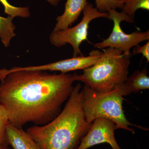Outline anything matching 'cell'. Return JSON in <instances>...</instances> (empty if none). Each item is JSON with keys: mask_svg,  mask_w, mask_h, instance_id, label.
Returning <instances> with one entry per match:
<instances>
[{"mask_svg": "<svg viewBox=\"0 0 149 149\" xmlns=\"http://www.w3.org/2000/svg\"><path fill=\"white\" fill-rule=\"evenodd\" d=\"M78 75L40 70L8 74L0 83V104L7 111L10 123L22 128L28 123L42 125L51 122L72 94Z\"/></svg>", "mask_w": 149, "mask_h": 149, "instance_id": "obj_1", "label": "cell"}, {"mask_svg": "<svg viewBox=\"0 0 149 149\" xmlns=\"http://www.w3.org/2000/svg\"><path fill=\"white\" fill-rule=\"evenodd\" d=\"M82 86L73 88L64 108L45 125H35L26 132L42 149H76L92 123L86 121L82 104Z\"/></svg>", "mask_w": 149, "mask_h": 149, "instance_id": "obj_2", "label": "cell"}, {"mask_svg": "<svg viewBox=\"0 0 149 149\" xmlns=\"http://www.w3.org/2000/svg\"><path fill=\"white\" fill-rule=\"evenodd\" d=\"M131 55L114 48H107L95 64L83 70L77 81L99 93L111 92L127 79Z\"/></svg>", "mask_w": 149, "mask_h": 149, "instance_id": "obj_3", "label": "cell"}, {"mask_svg": "<svg viewBox=\"0 0 149 149\" xmlns=\"http://www.w3.org/2000/svg\"><path fill=\"white\" fill-rule=\"evenodd\" d=\"M81 91L83 111L88 123H92L97 118H104L113 121L116 130L122 129L134 133L135 130L129 126H134L148 130L128 121L123 108L124 98L115 89L109 93H101L85 85Z\"/></svg>", "mask_w": 149, "mask_h": 149, "instance_id": "obj_4", "label": "cell"}, {"mask_svg": "<svg viewBox=\"0 0 149 149\" xmlns=\"http://www.w3.org/2000/svg\"><path fill=\"white\" fill-rule=\"evenodd\" d=\"M83 12V18L77 25L64 30L52 31L49 36L51 44L56 47H61L67 44L71 45L73 57L83 56L80 47L83 42L88 40V29L91 21L97 18H108L109 16L108 13L99 11L90 3Z\"/></svg>", "mask_w": 149, "mask_h": 149, "instance_id": "obj_5", "label": "cell"}, {"mask_svg": "<svg viewBox=\"0 0 149 149\" xmlns=\"http://www.w3.org/2000/svg\"><path fill=\"white\" fill-rule=\"evenodd\" d=\"M108 19L112 20L113 27L109 37L100 42L94 45V47L99 49L107 48H113L122 51L124 54H131L130 49L139 45L140 43L149 40V30L146 32L136 31L130 34L123 32L120 23L125 21L130 23H135L134 19L121 11L118 12L116 9L109 11Z\"/></svg>", "mask_w": 149, "mask_h": 149, "instance_id": "obj_6", "label": "cell"}, {"mask_svg": "<svg viewBox=\"0 0 149 149\" xmlns=\"http://www.w3.org/2000/svg\"><path fill=\"white\" fill-rule=\"evenodd\" d=\"M100 50H93L88 56H77L70 58L62 60L48 64L37 66L14 67L9 70L10 73L19 70H40L59 71L61 73L68 72L78 70H84L93 66L102 54Z\"/></svg>", "mask_w": 149, "mask_h": 149, "instance_id": "obj_7", "label": "cell"}, {"mask_svg": "<svg viewBox=\"0 0 149 149\" xmlns=\"http://www.w3.org/2000/svg\"><path fill=\"white\" fill-rule=\"evenodd\" d=\"M116 130L113 121L106 118H97L92 123L88 133L76 149H88L103 143L109 144L112 149H122L116 139Z\"/></svg>", "mask_w": 149, "mask_h": 149, "instance_id": "obj_8", "label": "cell"}, {"mask_svg": "<svg viewBox=\"0 0 149 149\" xmlns=\"http://www.w3.org/2000/svg\"><path fill=\"white\" fill-rule=\"evenodd\" d=\"M89 3L88 0H66L64 12L56 19V23L53 31L64 30L71 27Z\"/></svg>", "mask_w": 149, "mask_h": 149, "instance_id": "obj_9", "label": "cell"}, {"mask_svg": "<svg viewBox=\"0 0 149 149\" xmlns=\"http://www.w3.org/2000/svg\"><path fill=\"white\" fill-rule=\"evenodd\" d=\"M149 89V77L146 69L136 70L127 77L125 82L116 87L115 89L123 97L132 93H138Z\"/></svg>", "mask_w": 149, "mask_h": 149, "instance_id": "obj_10", "label": "cell"}, {"mask_svg": "<svg viewBox=\"0 0 149 149\" xmlns=\"http://www.w3.org/2000/svg\"><path fill=\"white\" fill-rule=\"evenodd\" d=\"M6 139L8 146L13 149H42L26 131L10 123L7 128Z\"/></svg>", "mask_w": 149, "mask_h": 149, "instance_id": "obj_11", "label": "cell"}, {"mask_svg": "<svg viewBox=\"0 0 149 149\" xmlns=\"http://www.w3.org/2000/svg\"><path fill=\"white\" fill-rule=\"evenodd\" d=\"M13 19L10 16H0V40L6 47H9L11 40L16 35L15 32L16 26L13 22Z\"/></svg>", "mask_w": 149, "mask_h": 149, "instance_id": "obj_12", "label": "cell"}, {"mask_svg": "<svg viewBox=\"0 0 149 149\" xmlns=\"http://www.w3.org/2000/svg\"><path fill=\"white\" fill-rule=\"evenodd\" d=\"M139 9L149 10V0H126L122 12L134 19L136 11Z\"/></svg>", "mask_w": 149, "mask_h": 149, "instance_id": "obj_13", "label": "cell"}, {"mask_svg": "<svg viewBox=\"0 0 149 149\" xmlns=\"http://www.w3.org/2000/svg\"><path fill=\"white\" fill-rule=\"evenodd\" d=\"M4 9V13L8 16L16 17L28 18L30 16V11L28 7H16L11 5L7 0H0Z\"/></svg>", "mask_w": 149, "mask_h": 149, "instance_id": "obj_14", "label": "cell"}, {"mask_svg": "<svg viewBox=\"0 0 149 149\" xmlns=\"http://www.w3.org/2000/svg\"><path fill=\"white\" fill-rule=\"evenodd\" d=\"M9 123L7 111L0 104V146H8L6 139V131Z\"/></svg>", "mask_w": 149, "mask_h": 149, "instance_id": "obj_15", "label": "cell"}, {"mask_svg": "<svg viewBox=\"0 0 149 149\" xmlns=\"http://www.w3.org/2000/svg\"><path fill=\"white\" fill-rule=\"evenodd\" d=\"M126 0H95L96 8L101 12L108 13L111 9L122 10Z\"/></svg>", "mask_w": 149, "mask_h": 149, "instance_id": "obj_16", "label": "cell"}, {"mask_svg": "<svg viewBox=\"0 0 149 149\" xmlns=\"http://www.w3.org/2000/svg\"><path fill=\"white\" fill-rule=\"evenodd\" d=\"M134 54H142L143 57L146 59L147 62L149 61V41L145 45L140 46L139 45L136 46L133 50Z\"/></svg>", "mask_w": 149, "mask_h": 149, "instance_id": "obj_17", "label": "cell"}, {"mask_svg": "<svg viewBox=\"0 0 149 149\" xmlns=\"http://www.w3.org/2000/svg\"><path fill=\"white\" fill-rule=\"evenodd\" d=\"M48 3H49L52 6H57L62 0H46Z\"/></svg>", "mask_w": 149, "mask_h": 149, "instance_id": "obj_18", "label": "cell"}, {"mask_svg": "<svg viewBox=\"0 0 149 149\" xmlns=\"http://www.w3.org/2000/svg\"><path fill=\"white\" fill-rule=\"evenodd\" d=\"M0 149H10L8 146H0Z\"/></svg>", "mask_w": 149, "mask_h": 149, "instance_id": "obj_19", "label": "cell"}]
</instances>
